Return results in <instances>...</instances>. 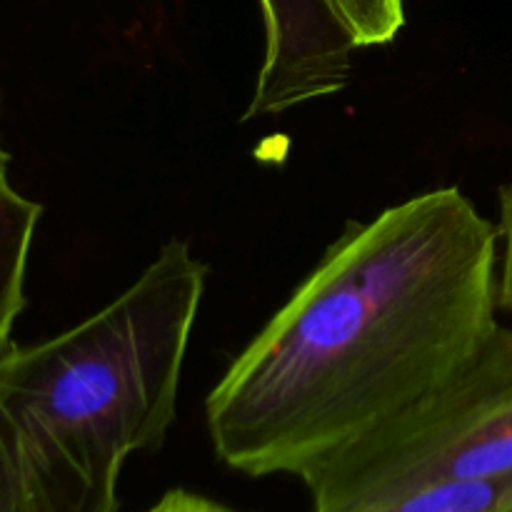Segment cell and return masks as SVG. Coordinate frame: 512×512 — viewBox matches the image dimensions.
I'll return each mask as SVG.
<instances>
[{"label":"cell","instance_id":"obj_1","mask_svg":"<svg viewBox=\"0 0 512 512\" xmlns=\"http://www.w3.org/2000/svg\"><path fill=\"white\" fill-rule=\"evenodd\" d=\"M498 248L458 188L345 225L205 398L215 455L303 480L435 393L498 325Z\"/></svg>","mask_w":512,"mask_h":512},{"label":"cell","instance_id":"obj_2","mask_svg":"<svg viewBox=\"0 0 512 512\" xmlns=\"http://www.w3.org/2000/svg\"><path fill=\"white\" fill-rule=\"evenodd\" d=\"M208 268L170 238L83 323L0 353V512H115L130 455L158 450Z\"/></svg>","mask_w":512,"mask_h":512},{"label":"cell","instance_id":"obj_3","mask_svg":"<svg viewBox=\"0 0 512 512\" xmlns=\"http://www.w3.org/2000/svg\"><path fill=\"white\" fill-rule=\"evenodd\" d=\"M512 478V328L388 425L303 478L313 512H343L435 480Z\"/></svg>","mask_w":512,"mask_h":512},{"label":"cell","instance_id":"obj_4","mask_svg":"<svg viewBox=\"0 0 512 512\" xmlns=\"http://www.w3.org/2000/svg\"><path fill=\"white\" fill-rule=\"evenodd\" d=\"M265 50L243 120L285 115L343 93L353 55L388 45L405 25L403 0H258Z\"/></svg>","mask_w":512,"mask_h":512},{"label":"cell","instance_id":"obj_5","mask_svg":"<svg viewBox=\"0 0 512 512\" xmlns=\"http://www.w3.org/2000/svg\"><path fill=\"white\" fill-rule=\"evenodd\" d=\"M40 215L43 208L35 200L20 195L8 180L0 183V353L25 308V275Z\"/></svg>","mask_w":512,"mask_h":512},{"label":"cell","instance_id":"obj_6","mask_svg":"<svg viewBox=\"0 0 512 512\" xmlns=\"http://www.w3.org/2000/svg\"><path fill=\"white\" fill-rule=\"evenodd\" d=\"M343 512H512V478L420 483Z\"/></svg>","mask_w":512,"mask_h":512},{"label":"cell","instance_id":"obj_7","mask_svg":"<svg viewBox=\"0 0 512 512\" xmlns=\"http://www.w3.org/2000/svg\"><path fill=\"white\" fill-rule=\"evenodd\" d=\"M498 235H500V265H498V308L512 313V183L498 190Z\"/></svg>","mask_w":512,"mask_h":512},{"label":"cell","instance_id":"obj_8","mask_svg":"<svg viewBox=\"0 0 512 512\" xmlns=\"http://www.w3.org/2000/svg\"><path fill=\"white\" fill-rule=\"evenodd\" d=\"M148 512H238L228 505L210 500L205 495L190 493V490H168Z\"/></svg>","mask_w":512,"mask_h":512},{"label":"cell","instance_id":"obj_9","mask_svg":"<svg viewBox=\"0 0 512 512\" xmlns=\"http://www.w3.org/2000/svg\"><path fill=\"white\" fill-rule=\"evenodd\" d=\"M8 168H10V155L8 150L3 148V140H0V183L8 180Z\"/></svg>","mask_w":512,"mask_h":512}]
</instances>
